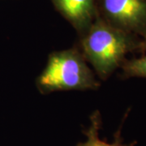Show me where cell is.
<instances>
[{"mask_svg":"<svg viewBox=\"0 0 146 146\" xmlns=\"http://www.w3.org/2000/svg\"><path fill=\"white\" fill-rule=\"evenodd\" d=\"M98 12L120 30L134 36L146 34V0H98Z\"/></svg>","mask_w":146,"mask_h":146,"instance_id":"3957f363","label":"cell"},{"mask_svg":"<svg viewBox=\"0 0 146 146\" xmlns=\"http://www.w3.org/2000/svg\"><path fill=\"white\" fill-rule=\"evenodd\" d=\"M58 12L83 35L97 17L98 0H51Z\"/></svg>","mask_w":146,"mask_h":146,"instance_id":"277c9868","label":"cell"},{"mask_svg":"<svg viewBox=\"0 0 146 146\" xmlns=\"http://www.w3.org/2000/svg\"><path fill=\"white\" fill-rule=\"evenodd\" d=\"M138 50H141L143 51H145L146 50V34L143 36V39L139 42Z\"/></svg>","mask_w":146,"mask_h":146,"instance_id":"52a82bcc","label":"cell"},{"mask_svg":"<svg viewBox=\"0 0 146 146\" xmlns=\"http://www.w3.org/2000/svg\"><path fill=\"white\" fill-rule=\"evenodd\" d=\"M43 94L58 91L94 90L100 84L82 53L76 48L52 52L36 81Z\"/></svg>","mask_w":146,"mask_h":146,"instance_id":"7a4b0ae2","label":"cell"},{"mask_svg":"<svg viewBox=\"0 0 146 146\" xmlns=\"http://www.w3.org/2000/svg\"><path fill=\"white\" fill-rule=\"evenodd\" d=\"M102 127V118L98 110L94 111L90 116V124L89 127L84 131V135L86 136V141L79 143L76 146H134L136 144H124L123 142L120 129L115 134V141L112 143H108L106 141L100 139L99 131Z\"/></svg>","mask_w":146,"mask_h":146,"instance_id":"5b68a950","label":"cell"},{"mask_svg":"<svg viewBox=\"0 0 146 146\" xmlns=\"http://www.w3.org/2000/svg\"><path fill=\"white\" fill-rule=\"evenodd\" d=\"M138 44L134 35L110 25L98 14L81 35L80 50L100 78L106 80L122 66L127 53L138 49Z\"/></svg>","mask_w":146,"mask_h":146,"instance_id":"6da1fadb","label":"cell"},{"mask_svg":"<svg viewBox=\"0 0 146 146\" xmlns=\"http://www.w3.org/2000/svg\"><path fill=\"white\" fill-rule=\"evenodd\" d=\"M121 67L123 76L126 77L146 78V55L124 61Z\"/></svg>","mask_w":146,"mask_h":146,"instance_id":"8992f818","label":"cell"}]
</instances>
